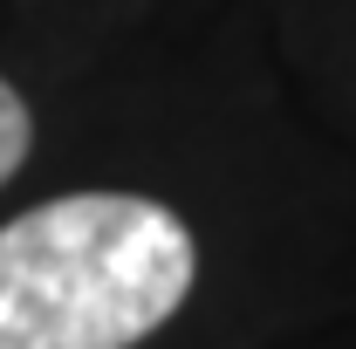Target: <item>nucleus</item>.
I'll return each mask as SVG.
<instances>
[{
  "label": "nucleus",
  "instance_id": "2",
  "mask_svg": "<svg viewBox=\"0 0 356 349\" xmlns=\"http://www.w3.org/2000/svg\"><path fill=\"white\" fill-rule=\"evenodd\" d=\"M28 137H35V124H28V103L14 96V83H0V185L21 172V158H28Z\"/></svg>",
  "mask_w": 356,
  "mask_h": 349
},
{
  "label": "nucleus",
  "instance_id": "1",
  "mask_svg": "<svg viewBox=\"0 0 356 349\" xmlns=\"http://www.w3.org/2000/svg\"><path fill=\"white\" fill-rule=\"evenodd\" d=\"M192 233L137 192H69L0 226V349H131L192 295Z\"/></svg>",
  "mask_w": 356,
  "mask_h": 349
}]
</instances>
